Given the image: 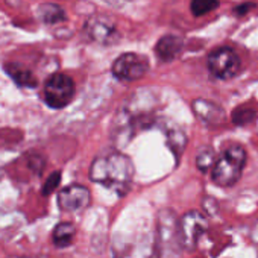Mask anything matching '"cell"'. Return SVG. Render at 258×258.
I'll use <instances>...</instances> for the list:
<instances>
[{
  "label": "cell",
  "instance_id": "obj_13",
  "mask_svg": "<svg viewBox=\"0 0 258 258\" xmlns=\"http://www.w3.org/2000/svg\"><path fill=\"white\" fill-rule=\"evenodd\" d=\"M37 16L38 19L44 23V25H49V26H53V25H59V23H64L67 20V13L66 10L58 5V4H43L38 7V11H37Z\"/></svg>",
  "mask_w": 258,
  "mask_h": 258
},
{
  "label": "cell",
  "instance_id": "obj_23",
  "mask_svg": "<svg viewBox=\"0 0 258 258\" xmlns=\"http://www.w3.org/2000/svg\"><path fill=\"white\" fill-rule=\"evenodd\" d=\"M256 11H258V4H256Z\"/></svg>",
  "mask_w": 258,
  "mask_h": 258
},
{
  "label": "cell",
  "instance_id": "obj_17",
  "mask_svg": "<svg viewBox=\"0 0 258 258\" xmlns=\"http://www.w3.org/2000/svg\"><path fill=\"white\" fill-rule=\"evenodd\" d=\"M216 154L211 148H201V151L196 155V167L201 172H208L210 169L213 170V167L216 166Z\"/></svg>",
  "mask_w": 258,
  "mask_h": 258
},
{
  "label": "cell",
  "instance_id": "obj_16",
  "mask_svg": "<svg viewBox=\"0 0 258 258\" xmlns=\"http://www.w3.org/2000/svg\"><path fill=\"white\" fill-rule=\"evenodd\" d=\"M219 5H220L219 0H191L190 11H191L193 17L199 19V17H204V16L213 13L214 10H217Z\"/></svg>",
  "mask_w": 258,
  "mask_h": 258
},
{
  "label": "cell",
  "instance_id": "obj_5",
  "mask_svg": "<svg viewBox=\"0 0 258 258\" xmlns=\"http://www.w3.org/2000/svg\"><path fill=\"white\" fill-rule=\"evenodd\" d=\"M148 72H149V59L145 55L136 52H124L118 55L111 66L112 76L123 82L140 81L146 76Z\"/></svg>",
  "mask_w": 258,
  "mask_h": 258
},
{
  "label": "cell",
  "instance_id": "obj_9",
  "mask_svg": "<svg viewBox=\"0 0 258 258\" xmlns=\"http://www.w3.org/2000/svg\"><path fill=\"white\" fill-rule=\"evenodd\" d=\"M58 207L66 213H78L84 211L91 204V193L85 185L72 184L64 187L58 193Z\"/></svg>",
  "mask_w": 258,
  "mask_h": 258
},
{
  "label": "cell",
  "instance_id": "obj_11",
  "mask_svg": "<svg viewBox=\"0 0 258 258\" xmlns=\"http://www.w3.org/2000/svg\"><path fill=\"white\" fill-rule=\"evenodd\" d=\"M185 40L179 35H163L155 44V55L161 62H172L175 61L184 50Z\"/></svg>",
  "mask_w": 258,
  "mask_h": 258
},
{
  "label": "cell",
  "instance_id": "obj_12",
  "mask_svg": "<svg viewBox=\"0 0 258 258\" xmlns=\"http://www.w3.org/2000/svg\"><path fill=\"white\" fill-rule=\"evenodd\" d=\"M5 73L14 81V84L20 88H37L38 87V79L34 75L32 70L25 67L23 64L19 62H5L4 64Z\"/></svg>",
  "mask_w": 258,
  "mask_h": 258
},
{
  "label": "cell",
  "instance_id": "obj_10",
  "mask_svg": "<svg viewBox=\"0 0 258 258\" xmlns=\"http://www.w3.org/2000/svg\"><path fill=\"white\" fill-rule=\"evenodd\" d=\"M195 115L207 126H219L225 120V111L217 103L207 99H195L191 103Z\"/></svg>",
  "mask_w": 258,
  "mask_h": 258
},
{
  "label": "cell",
  "instance_id": "obj_19",
  "mask_svg": "<svg viewBox=\"0 0 258 258\" xmlns=\"http://www.w3.org/2000/svg\"><path fill=\"white\" fill-rule=\"evenodd\" d=\"M61 178H62V175H61V172L59 170H55V172H52L49 176H47V179L44 181V184H43V187H41V195L43 196H50L56 188H58V185L61 184Z\"/></svg>",
  "mask_w": 258,
  "mask_h": 258
},
{
  "label": "cell",
  "instance_id": "obj_1",
  "mask_svg": "<svg viewBox=\"0 0 258 258\" xmlns=\"http://www.w3.org/2000/svg\"><path fill=\"white\" fill-rule=\"evenodd\" d=\"M134 178V164L120 152H109L97 157L90 166V179L117 195L123 196L131 187Z\"/></svg>",
  "mask_w": 258,
  "mask_h": 258
},
{
  "label": "cell",
  "instance_id": "obj_20",
  "mask_svg": "<svg viewBox=\"0 0 258 258\" xmlns=\"http://www.w3.org/2000/svg\"><path fill=\"white\" fill-rule=\"evenodd\" d=\"M26 163H28L29 170H32L37 175H41L43 170L46 169V158L41 154H38V152L29 154V158L26 160Z\"/></svg>",
  "mask_w": 258,
  "mask_h": 258
},
{
  "label": "cell",
  "instance_id": "obj_8",
  "mask_svg": "<svg viewBox=\"0 0 258 258\" xmlns=\"http://www.w3.org/2000/svg\"><path fill=\"white\" fill-rule=\"evenodd\" d=\"M178 225H179V220H176L175 213H172L170 210H163L160 213V216H158V246H160L161 258L176 253V250L181 249Z\"/></svg>",
  "mask_w": 258,
  "mask_h": 258
},
{
  "label": "cell",
  "instance_id": "obj_3",
  "mask_svg": "<svg viewBox=\"0 0 258 258\" xmlns=\"http://www.w3.org/2000/svg\"><path fill=\"white\" fill-rule=\"evenodd\" d=\"M76 87L75 81L61 72L50 75L43 87V100L52 109L66 108L75 97Z\"/></svg>",
  "mask_w": 258,
  "mask_h": 258
},
{
  "label": "cell",
  "instance_id": "obj_14",
  "mask_svg": "<svg viewBox=\"0 0 258 258\" xmlns=\"http://www.w3.org/2000/svg\"><path fill=\"white\" fill-rule=\"evenodd\" d=\"M166 140H167V146L170 148V151L175 154L176 158L181 157V154L185 151L187 146V136L182 129L175 124V123H169L166 126Z\"/></svg>",
  "mask_w": 258,
  "mask_h": 258
},
{
  "label": "cell",
  "instance_id": "obj_6",
  "mask_svg": "<svg viewBox=\"0 0 258 258\" xmlns=\"http://www.w3.org/2000/svg\"><path fill=\"white\" fill-rule=\"evenodd\" d=\"M208 229L207 217L199 211H188L179 219L178 234L181 249L195 250L199 244V240Z\"/></svg>",
  "mask_w": 258,
  "mask_h": 258
},
{
  "label": "cell",
  "instance_id": "obj_21",
  "mask_svg": "<svg viewBox=\"0 0 258 258\" xmlns=\"http://www.w3.org/2000/svg\"><path fill=\"white\" fill-rule=\"evenodd\" d=\"M255 10H256L255 2H241V4H238V5H235L232 8V16L237 17V19H243V17H246L247 14H250Z\"/></svg>",
  "mask_w": 258,
  "mask_h": 258
},
{
  "label": "cell",
  "instance_id": "obj_7",
  "mask_svg": "<svg viewBox=\"0 0 258 258\" xmlns=\"http://www.w3.org/2000/svg\"><path fill=\"white\" fill-rule=\"evenodd\" d=\"M84 32L88 40L100 46H114L121 38L115 22L105 14H94L88 17L84 25Z\"/></svg>",
  "mask_w": 258,
  "mask_h": 258
},
{
  "label": "cell",
  "instance_id": "obj_4",
  "mask_svg": "<svg viewBox=\"0 0 258 258\" xmlns=\"http://www.w3.org/2000/svg\"><path fill=\"white\" fill-rule=\"evenodd\" d=\"M207 69L216 79L229 81L241 72V58L229 46L216 47L207 56Z\"/></svg>",
  "mask_w": 258,
  "mask_h": 258
},
{
  "label": "cell",
  "instance_id": "obj_18",
  "mask_svg": "<svg viewBox=\"0 0 258 258\" xmlns=\"http://www.w3.org/2000/svg\"><path fill=\"white\" fill-rule=\"evenodd\" d=\"M256 118V111L252 108H246V106H238L234 109L232 112V121L235 126H244L252 123Z\"/></svg>",
  "mask_w": 258,
  "mask_h": 258
},
{
  "label": "cell",
  "instance_id": "obj_2",
  "mask_svg": "<svg viewBox=\"0 0 258 258\" xmlns=\"http://www.w3.org/2000/svg\"><path fill=\"white\" fill-rule=\"evenodd\" d=\"M246 164V151L240 145L229 146L211 170V179L219 187H231L241 178Z\"/></svg>",
  "mask_w": 258,
  "mask_h": 258
},
{
  "label": "cell",
  "instance_id": "obj_15",
  "mask_svg": "<svg viewBox=\"0 0 258 258\" xmlns=\"http://www.w3.org/2000/svg\"><path fill=\"white\" fill-rule=\"evenodd\" d=\"M75 237H76V226L70 222H61L53 228L52 243L58 249H66L72 246Z\"/></svg>",
  "mask_w": 258,
  "mask_h": 258
},
{
  "label": "cell",
  "instance_id": "obj_22",
  "mask_svg": "<svg viewBox=\"0 0 258 258\" xmlns=\"http://www.w3.org/2000/svg\"><path fill=\"white\" fill-rule=\"evenodd\" d=\"M17 258H31V256H17Z\"/></svg>",
  "mask_w": 258,
  "mask_h": 258
}]
</instances>
